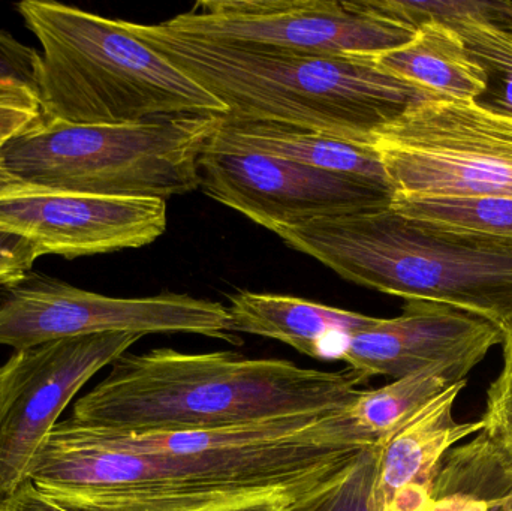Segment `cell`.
<instances>
[{"label": "cell", "instance_id": "obj_4", "mask_svg": "<svg viewBox=\"0 0 512 511\" xmlns=\"http://www.w3.org/2000/svg\"><path fill=\"white\" fill-rule=\"evenodd\" d=\"M274 234L352 284L512 326V249L439 233L391 206Z\"/></svg>", "mask_w": 512, "mask_h": 511}, {"label": "cell", "instance_id": "obj_28", "mask_svg": "<svg viewBox=\"0 0 512 511\" xmlns=\"http://www.w3.org/2000/svg\"><path fill=\"white\" fill-rule=\"evenodd\" d=\"M289 506L291 504L282 503V501H258V503L243 504V506L218 511H288Z\"/></svg>", "mask_w": 512, "mask_h": 511}, {"label": "cell", "instance_id": "obj_7", "mask_svg": "<svg viewBox=\"0 0 512 511\" xmlns=\"http://www.w3.org/2000/svg\"><path fill=\"white\" fill-rule=\"evenodd\" d=\"M373 147L393 198H512V135L478 102H418Z\"/></svg>", "mask_w": 512, "mask_h": 511}, {"label": "cell", "instance_id": "obj_16", "mask_svg": "<svg viewBox=\"0 0 512 511\" xmlns=\"http://www.w3.org/2000/svg\"><path fill=\"white\" fill-rule=\"evenodd\" d=\"M206 149L258 153L328 173L388 183L384 165L372 144L280 123L245 122L222 114Z\"/></svg>", "mask_w": 512, "mask_h": 511}, {"label": "cell", "instance_id": "obj_8", "mask_svg": "<svg viewBox=\"0 0 512 511\" xmlns=\"http://www.w3.org/2000/svg\"><path fill=\"white\" fill-rule=\"evenodd\" d=\"M107 333H186L230 344L240 342L227 306L188 294L120 299L33 272L3 290L0 345L18 351L60 339Z\"/></svg>", "mask_w": 512, "mask_h": 511}, {"label": "cell", "instance_id": "obj_15", "mask_svg": "<svg viewBox=\"0 0 512 511\" xmlns=\"http://www.w3.org/2000/svg\"><path fill=\"white\" fill-rule=\"evenodd\" d=\"M234 333L274 339L304 356L342 360L352 336L378 318L298 297L240 291L230 299Z\"/></svg>", "mask_w": 512, "mask_h": 511}, {"label": "cell", "instance_id": "obj_29", "mask_svg": "<svg viewBox=\"0 0 512 511\" xmlns=\"http://www.w3.org/2000/svg\"><path fill=\"white\" fill-rule=\"evenodd\" d=\"M495 114L496 120H498L499 125L505 129V131L510 132L512 135V116H502V114Z\"/></svg>", "mask_w": 512, "mask_h": 511}, {"label": "cell", "instance_id": "obj_1", "mask_svg": "<svg viewBox=\"0 0 512 511\" xmlns=\"http://www.w3.org/2000/svg\"><path fill=\"white\" fill-rule=\"evenodd\" d=\"M378 441L348 410L282 417L215 432L54 426L27 479L72 511H218L294 504Z\"/></svg>", "mask_w": 512, "mask_h": 511}, {"label": "cell", "instance_id": "obj_12", "mask_svg": "<svg viewBox=\"0 0 512 511\" xmlns=\"http://www.w3.org/2000/svg\"><path fill=\"white\" fill-rule=\"evenodd\" d=\"M161 198L101 197L0 182V230L42 255L72 258L150 245L165 233Z\"/></svg>", "mask_w": 512, "mask_h": 511}, {"label": "cell", "instance_id": "obj_21", "mask_svg": "<svg viewBox=\"0 0 512 511\" xmlns=\"http://www.w3.org/2000/svg\"><path fill=\"white\" fill-rule=\"evenodd\" d=\"M391 209L439 233L512 249V198L394 197Z\"/></svg>", "mask_w": 512, "mask_h": 511}, {"label": "cell", "instance_id": "obj_25", "mask_svg": "<svg viewBox=\"0 0 512 511\" xmlns=\"http://www.w3.org/2000/svg\"><path fill=\"white\" fill-rule=\"evenodd\" d=\"M39 51L0 29V81L18 83L38 96Z\"/></svg>", "mask_w": 512, "mask_h": 511}, {"label": "cell", "instance_id": "obj_20", "mask_svg": "<svg viewBox=\"0 0 512 511\" xmlns=\"http://www.w3.org/2000/svg\"><path fill=\"white\" fill-rule=\"evenodd\" d=\"M471 371L466 365L432 366L379 389L363 390L349 414L381 446L432 399L466 380Z\"/></svg>", "mask_w": 512, "mask_h": 511}, {"label": "cell", "instance_id": "obj_24", "mask_svg": "<svg viewBox=\"0 0 512 511\" xmlns=\"http://www.w3.org/2000/svg\"><path fill=\"white\" fill-rule=\"evenodd\" d=\"M41 120L39 99L33 90L11 81H0V135L12 137Z\"/></svg>", "mask_w": 512, "mask_h": 511}, {"label": "cell", "instance_id": "obj_10", "mask_svg": "<svg viewBox=\"0 0 512 511\" xmlns=\"http://www.w3.org/2000/svg\"><path fill=\"white\" fill-rule=\"evenodd\" d=\"M164 24L216 41L324 57H375L417 33L334 0H204Z\"/></svg>", "mask_w": 512, "mask_h": 511}, {"label": "cell", "instance_id": "obj_13", "mask_svg": "<svg viewBox=\"0 0 512 511\" xmlns=\"http://www.w3.org/2000/svg\"><path fill=\"white\" fill-rule=\"evenodd\" d=\"M504 341L495 324L459 309L423 300H406L396 318H378L352 336L342 362L366 383L393 380L438 365L472 369Z\"/></svg>", "mask_w": 512, "mask_h": 511}, {"label": "cell", "instance_id": "obj_9", "mask_svg": "<svg viewBox=\"0 0 512 511\" xmlns=\"http://www.w3.org/2000/svg\"><path fill=\"white\" fill-rule=\"evenodd\" d=\"M143 336L60 339L14 351L0 366V500L27 482L39 447L74 396Z\"/></svg>", "mask_w": 512, "mask_h": 511}, {"label": "cell", "instance_id": "obj_5", "mask_svg": "<svg viewBox=\"0 0 512 511\" xmlns=\"http://www.w3.org/2000/svg\"><path fill=\"white\" fill-rule=\"evenodd\" d=\"M17 11L41 45L42 119L122 125L171 114H227L215 96L135 36L126 21L53 0H24Z\"/></svg>", "mask_w": 512, "mask_h": 511}, {"label": "cell", "instance_id": "obj_3", "mask_svg": "<svg viewBox=\"0 0 512 511\" xmlns=\"http://www.w3.org/2000/svg\"><path fill=\"white\" fill-rule=\"evenodd\" d=\"M128 29L224 105L230 119L280 123L372 144L429 93L372 57H324L176 32L164 23Z\"/></svg>", "mask_w": 512, "mask_h": 511}, {"label": "cell", "instance_id": "obj_6", "mask_svg": "<svg viewBox=\"0 0 512 511\" xmlns=\"http://www.w3.org/2000/svg\"><path fill=\"white\" fill-rule=\"evenodd\" d=\"M221 116L171 114L122 125L42 119L3 141L0 177L29 188L167 201L200 188L198 159Z\"/></svg>", "mask_w": 512, "mask_h": 511}, {"label": "cell", "instance_id": "obj_11", "mask_svg": "<svg viewBox=\"0 0 512 511\" xmlns=\"http://www.w3.org/2000/svg\"><path fill=\"white\" fill-rule=\"evenodd\" d=\"M198 174L207 197L271 233L319 219L384 209L393 200L388 183L239 150L204 147Z\"/></svg>", "mask_w": 512, "mask_h": 511}, {"label": "cell", "instance_id": "obj_23", "mask_svg": "<svg viewBox=\"0 0 512 511\" xmlns=\"http://www.w3.org/2000/svg\"><path fill=\"white\" fill-rule=\"evenodd\" d=\"M504 366L487 392L484 434L501 450L512 468V326L504 332Z\"/></svg>", "mask_w": 512, "mask_h": 511}, {"label": "cell", "instance_id": "obj_18", "mask_svg": "<svg viewBox=\"0 0 512 511\" xmlns=\"http://www.w3.org/2000/svg\"><path fill=\"white\" fill-rule=\"evenodd\" d=\"M372 59L388 74L442 101L477 102L487 89L483 66L459 32L441 21H426L411 41Z\"/></svg>", "mask_w": 512, "mask_h": 511}, {"label": "cell", "instance_id": "obj_19", "mask_svg": "<svg viewBox=\"0 0 512 511\" xmlns=\"http://www.w3.org/2000/svg\"><path fill=\"white\" fill-rule=\"evenodd\" d=\"M427 511H512V468L483 431L447 453Z\"/></svg>", "mask_w": 512, "mask_h": 511}, {"label": "cell", "instance_id": "obj_27", "mask_svg": "<svg viewBox=\"0 0 512 511\" xmlns=\"http://www.w3.org/2000/svg\"><path fill=\"white\" fill-rule=\"evenodd\" d=\"M0 511H72L42 494L30 480L0 500Z\"/></svg>", "mask_w": 512, "mask_h": 511}, {"label": "cell", "instance_id": "obj_26", "mask_svg": "<svg viewBox=\"0 0 512 511\" xmlns=\"http://www.w3.org/2000/svg\"><path fill=\"white\" fill-rule=\"evenodd\" d=\"M41 257L30 240L0 230V288H8L32 273L33 264Z\"/></svg>", "mask_w": 512, "mask_h": 511}, {"label": "cell", "instance_id": "obj_14", "mask_svg": "<svg viewBox=\"0 0 512 511\" xmlns=\"http://www.w3.org/2000/svg\"><path fill=\"white\" fill-rule=\"evenodd\" d=\"M466 383L460 381L436 396L381 444L379 489L385 511H427L447 453L483 431V419H454V404Z\"/></svg>", "mask_w": 512, "mask_h": 511}, {"label": "cell", "instance_id": "obj_17", "mask_svg": "<svg viewBox=\"0 0 512 511\" xmlns=\"http://www.w3.org/2000/svg\"><path fill=\"white\" fill-rule=\"evenodd\" d=\"M403 6L420 26L436 20L459 32L469 53L486 71L487 89L478 104L493 113L512 116V2L405 0Z\"/></svg>", "mask_w": 512, "mask_h": 511}, {"label": "cell", "instance_id": "obj_22", "mask_svg": "<svg viewBox=\"0 0 512 511\" xmlns=\"http://www.w3.org/2000/svg\"><path fill=\"white\" fill-rule=\"evenodd\" d=\"M379 464L381 446L366 447L336 479L295 501L288 511H385Z\"/></svg>", "mask_w": 512, "mask_h": 511}, {"label": "cell", "instance_id": "obj_2", "mask_svg": "<svg viewBox=\"0 0 512 511\" xmlns=\"http://www.w3.org/2000/svg\"><path fill=\"white\" fill-rule=\"evenodd\" d=\"M364 381L288 360L156 348L120 356L75 402L81 425L138 432H215L289 416L348 410Z\"/></svg>", "mask_w": 512, "mask_h": 511}]
</instances>
